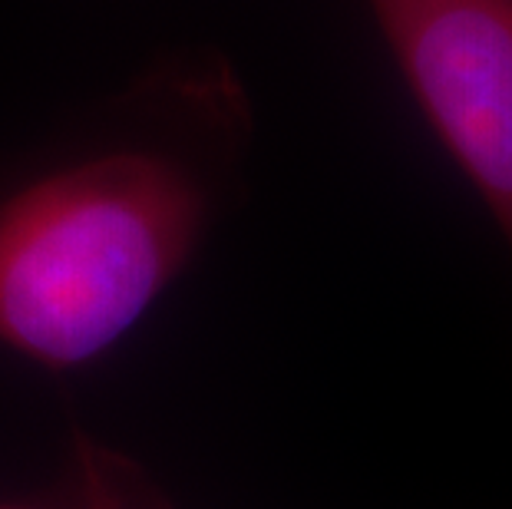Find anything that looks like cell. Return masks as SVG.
Here are the masks:
<instances>
[{
    "label": "cell",
    "instance_id": "6da1fadb",
    "mask_svg": "<svg viewBox=\"0 0 512 509\" xmlns=\"http://www.w3.org/2000/svg\"><path fill=\"white\" fill-rule=\"evenodd\" d=\"M252 129L235 63L182 53L103 103V136L0 192V348L76 371L129 338L199 258Z\"/></svg>",
    "mask_w": 512,
    "mask_h": 509
},
{
    "label": "cell",
    "instance_id": "277c9868",
    "mask_svg": "<svg viewBox=\"0 0 512 509\" xmlns=\"http://www.w3.org/2000/svg\"><path fill=\"white\" fill-rule=\"evenodd\" d=\"M0 509H50V506H40V503H0Z\"/></svg>",
    "mask_w": 512,
    "mask_h": 509
},
{
    "label": "cell",
    "instance_id": "3957f363",
    "mask_svg": "<svg viewBox=\"0 0 512 509\" xmlns=\"http://www.w3.org/2000/svg\"><path fill=\"white\" fill-rule=\"evenodd\" d=\"M76 509H169L133 463L76 437Z\"/></svg>",
    "mask_w": 512,
    "mask_h": 509
},
{
    "label": "cell",
    "instance_id": "7a4b0ae2",
    "mask_svg": "<svg viewBox=\"0 0 512 509\" xmlns=\"http://www.w3.org/2000/svg\"><path fill=\"white\" fill-rule=\"evenodd\" d=\"M410 100L512 252V0H364Z\"/></svg>",
    "mask_w": 512,
    "mask_h": 509
}]
</instances>
